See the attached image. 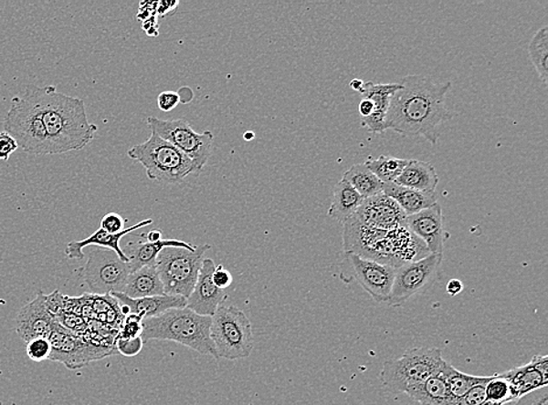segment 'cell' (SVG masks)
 Wrapping results in <instances>:
<instances>
[{"instance_id":"1","label":"cell","mask_w":548,"mask_h":405,"mask_svg":"<svg viewBox=\"0 0 548 405\" xmlns=\"http://www.w3.org/2000/svg\"><path fill=\"white\" fill-rule=\"evenodd\" d=\"M400 90L392 95L385 130H393L404 137H424L437 145L443 123L453 119L448 110L446 98L450 82L437 83L421 75L403 78Z\"/></svg>"},{"instance_id":"2","label":"cell","mask_w":548,"mask_h":405,"mask_svg":"<svg viewBox=\"0 0 548 405\" xmlns=\"http://www.w3.org/2000/svg\"><path fill=\"white\" fill-rule=\"evenodd\" d=\"M43 112L49 154L79 151L94 140L98 125L88 119L85 102L58 93L56 86H32Z\"/></svg>"},{"instance_id":"3","label":"cell","mask_w":548,"mask_h":405,"mask_svg":"<svg viewBox=\"0 0 548 405\" xmlns=\"http://www.w3.org/2000/svg\"><path fill=\"white\" fill-rule=\"evenodd\" d=\"M344 250L368 260L391 265L393 268L428 256L426 244L406 225L395 231L368 228L351 217L344 223Z\"/></svg>"},{"instance_id":"4","label":"cell","mask_w":548,"mask_h":405,"mask_svg":"<svg viewBox=\"0 0 548 405\" xmlns=\"http://www.w3.org/2000/svg\"><path fill=\"white\" fill-rule=\"evenodd\" d=\"M211 317L200 316L190 308H171L153 318L143 320L141 339L174 341L203 355L219 358L209 334Z\"/></svg>"},{"instance_id":"5","label":"cell","mask_w":548,"mask_h":405,"mask_svg":"<svg viewBox=\"0 0 548 405\" xmlns=\"http://www.w3.org/2000/svg\"><path fill=\"white\" fill-rule=\"evenodd\" d=\"M445 362L440 348L408 349L400 358L384 363L380 381L393 394L408 395L433 375L440 373Z\"/></svg>"},{"instance_id":"6","label":"cell","mask_w":548,"mask_h":405,"mask_svg":"<svg viewBox=\"0 0 548 405\" xmlns=\"http://www.w3.org/2000/svg\"><path fill=\"white\" fill-rule=\"evenodd\" d=\"M128 156L144 167L150 181L159 183H181L195 174L194 161L153 132L144 143L132 146Z\"/></svg>"},{"instance_id":"7","label":"cell","mask_w":548,"mask_h":405,"mask_svg":"<svg viewBox=\"0 0 548 405\" xmlns=\"http://www.w3.org/2000/svg\"><path fill=\"white\" fill-rule=\"evenodd\" d=\"M4 131L14 137L25 152L37 156L49 154L43 112L32 86L11 99L10 110L4 119Z\"/></svg>"},{"instance_id":"8","label":"cell","mask_w":548,"mask_h":405,"mask_svg":"<svg viewBox=\"0 0 548 405\" xmlns=\"http://www.w3.org/2000/svg\"><path fill=\"white\" fill-rule=\"evenodd\" d=\"M211 318L209 334L219 358L236 361L248 358L252 354L254 349L252 323L240 308L221 305Z\"/></svg>"},{"instance_id":"9","label":"cell","mask_w":548,"mask_h":405,"mask_svg":"<svg viewBox=\"0 0 548 405\" xmlns=\"http://www.w3.org/2000/svg\"><path fill=\"white\" fill-rule=\"evenodd\" d=\"M209 244L195 245L194 252L184 248H165L159 253L156 268L165 295L190 297L198 281L205 254Z\"/></svg>"},{"instance_id":"10","label":"cell","mask_w":548,"mask_h":405,"mask_svg":"<svg viewBox=\"0 0 548 405\" xmlns=\"http://www.w3.org/2000/svg\"><path fill=\"white\" fill-rule=\"evenodd\" d=\"M146 124L152 132L181 150L194 161L195 174L202 172L212 153L215 136L211 131L196 132L186 119L164 120L150 116Z\"/></svg>"},{"instance_id":"11","label":"cell","mask_w":548,"mask_h":405,"mask_svg":"<svg viewBox=\"0 0 548 405\" xmlns=\"http://www.w3.org/2000/svg\"><path fill=\"white\" fill-rule=\"evenodd\" d=\"M132 274L129 263H125L117 254L106 248L96 246L91 250L85 268L83 279L94 295L107 296L123 294L125 283Z\"/></svg>"},{"instance_id":"12","label":"cell","mask_w":548,"mask_h":405,"mask_svg":"<svg viewBox=\"0 0 548 405\" xmlns=\"http://www.w3.org/2000/svg\"><path fill=\"white\" fill-rule=\"evenodd\" d=\"M442 261V254H430L421 260L395 268V282H393L388 305L392 307L401 306L413 296L432 286L440 274Z\"/></svg>"},{"instance_id":"13","label":"cell","mask_w":548,"mask_h":405,"mask_svg":"<svg viewBox=\"0 0 548 405\" xmlns=\"http://www.w3.org/2000/svg\"><path fill=\"white\" fill-rule=\"evenodd\" d=\"M47 339L52 346V353L48 360L64 363L67 369L72 370L82 369L90 361L100 360L111 353L102 346L88 344L58 321H54Z\"/></svg>"},{"instance_id":"14","label":"cell","mask_w":548,"mask_h":405,"mask_svg":"<svg viewBox=\"0 0 548 405\" xmlns=\"http://www.w3.org/2000/svg\"><path fill=\"white\" fill-rule=\"evenodd\" d=\"M353 274L363 289L378 303H387L391 297L395 268L375 261L345 253Z\"/></svg>"},{"instance_id":"15","label":"cell","mask_w":548,"mask_h":405,"mask_svg":"<svg viewBox=\"0 0 548 405\" xmlns=\"http://www.w3.org/2000/svg\"><path fill=\"white\" fill-rule=\"evenodd\" d=\"M406 216L395 200L379 193L364 199L362 206L353 217L368 228L388 232L405 225Z\"/></svg>"},{"instance_id":"16","label":"cell","mask_w":548,"mask_h":405,"mask_svg":"<svg viewBox=\"0 0 548 405\" xmlns=\"http://www.w3.org/2000/svg\"><path fill=\"white\" fill-rule=\"evenodd\" d=\"M216 266L212 258H204L198 281H196L190 297L187 298L186 307L200 316H215L217 307L224 305L225 300L228 297L224 290L217 289L213 283L212 275Z\"/></svg>"},{"instance_id":"17","label":"cell","mask_w":548,"mask_h":405,"mask_svg":"<svg viewBox=\"0 0 548 405\" xmlns=\"http://www.w3.org/2000/svg\"><path fill=\"white\" fill-rule=\"evenodd\" d=\"M405 225L427 246L429 254H442L445 244L443 213L440 203H434L416 214L406 216Z\"/></svg>"},{"instance_id":"18","label":"cell","mask_w":548,"mask_h":405,"mask_svg":"<svg viewBox=\"0 0 548 405\" xmlns=\"http://www.w3.org/2000/svg\"><path fill=\"white\" fill-rule=\"evenodd\" d=\"M54 317L46 304V295L39 291L36 299L25 305L16 317V331L25 342L37 338H48L54 325Z\"/></svg>"},{"instance_id":"19","label":"cell","mask_w":548,"mask_h":405,"mask_svg":"<svg viewBox=\"0 0 548 405\" xmlns=\"http://www.w3.org/2000/svg\"><path fill=\"white\" fill-rule=\"evenodd\" d=\"M511 386L514 398L541 389L548 384L547 355H535L532 361L500 374Z\"/></svg>"},{"instance_id":"20","label":"cell","mask_w":548,"mask_h":405,"mask_svg":"<svg viewBox=\"0 0 548 405\" xmlns=\"http://www.w3.org/2000/svg\"><path fill=\"white\" fill-rule=\"evenodd\" d=\"M153 223V219H146L132 225V227L124 229L123 232L119 234H109L100 228L85 240L69 242L66 246L67 257L70 258V260H83V257H85L83 249L87 248V246L94 245L99 246V248L112 250V252L117 254V256H119L121 260L129 263L127 254L123 253L122 246L120 245L121 240H122L124 236L131 235L133 232L138 231V229L148 227V225Z\"/></svg>"},{"instance_id":"21","label":"cell","mask_w":548,"mask_h":405,"mask_svg":"<svg viewBox=\"0 0 548 405\" xmlns=\"http://www.w3.org/2000/svg\"><path fill=\"white\" fill-rule=\"evenodd\" d=\"M138 240H129L125 242L122 248L123 253L129 258V266L132 273L143 266L156 265L159 253L165 248H184L194 252L195 245L187 244V242L179 240H164L150 244L145 240L144 234L136 235Z\"/></svg>"},{"instance_id":"22","label":"cell","mask_w":548,"mask_h":405,"mask_svg":"<svg viewBox=\"0 0 548 405\" xmlns=\"http://www.w3.org/2000/svg\"><path fill=\"white\" fill-rule=\"evenodd\" d=\"M403 86L400 83H374L365 82L362 93L364 99H370L374 104V111L367 119H362V127L368 132L380 135L385 131V120H386L388 107L392 95L400 90Z\"/></svg>"},{"instance_id":"23","label":"cell","mask_w":548,"mask_h":405,"mask_svg":"<svg viewBox=\"0 0 548 405\" xmlns=\"http://www.w3.org/2000/svg\"><path fill=\"white\" fill-rule=\"evenodd\" d=\"M111 296L128 306L131 315L140 316L143 319L153 318V317L161 316L163 313L171 310V308H183L186 307L187 305V299L182 297V296L162 295L140 299L129 298L124 294H112Z\"/></svg>"},{"instance_id":"24","label":"cell","mask_w":548,"mask_h":405,"mask_svg":"<svg viewBox=\"0 0 548 405\" xmlns=\"http://www.w3.org/2000/svg\"><path fill=\"white\" fill-rule=\"evenodd\" d=\"M383 193L395 200L407 216L416 214L437 202V192L411 190L396 185L395 182L384 183Z\"/></svg>"},{"instance_id":"25","label":"cell","mask_w":548,"mask_h":405,"mask_svg":"<svg viewBox=\"0 0 548 405\" xmlns=\"http://www.w3.org/2000/svg\"><path fill=\"white\" fill-rule=\"evenodd\" d=\"M123 294L132 299L165 295L156 265L143 266L129 275Z\"/></svg>"},{"instance_id":"26","label":"cell","mask_w":548,"mask_h":405,"mask_svg":"<svg viewBox=\"0 0 548 405\" xmlns=\"http://www.w3.org/2000/svg\"><path fill=\"white\" fill-rule=\"evenodd\" d=\"M396 185L420 192H435L438 175L430 162L409 160L395 182Z\"/></svg>"},{"instance_id":"27","label":"cell","mask_w":548,"mask_h":405,"mask_svg":"<svg viewBox=\"0 0 548 405\" xmlns=\"http://www.w3.org/2000/svg\"><path fill=\"white\" fill-rule=\"evenodd\" d=\"M364 198L349 182L342 179L334 186L332 206L329 208V215L338 223L344 224L350 220L362 206Z\"/></svg>"},{"instance_id":"28","label":"cell","mask_w":548,"mask_h":405,"mask_svg":"<svg viewBox=\"0 0 548 405\" xmlns=\"http://www.w3.org/2000/svg\"><path fill=\"white\" fill-rule=\"evenodd\" d=\"M408 396L417 400L420 405H458V400L450 395L449 388L441 371L409 392Z\"/></svg>"},{"instance_id":"29","label":"cell","mask_w":548,"mask_h":405,"mask_svg":"<svg viewBox=\"0 0 548 405\" xmlns=\"http://www.w3.org/2000/svg\"><path fill=\"white\" fill-rule=\"evenodd\" d=\"M342 179L349 182L364 199L383 193L384 182H380L365 164L351 166L342 175Z\"/></svg>"},{"instance_id":"30","label":"cell","mask_w":548,"mask_h":405,"mask_svg":"<svg viewBox=\"0 0 548 405\" xmlns=\"http://www.w3.org/2000/svg\"><path fill=\"white\" fill-rule=\"evenodd\" d=\"M441 374L447 381L450 395L456 400H461L476 384L488 382L491 379V377H475V375L462 373L448 361L443 365Z\"/></svg>"},{"instance_id":"31","label":"cell","mask_w":548,"mask_h":405,"mask_svg":"<svg viewBox=\"0 0 548 405\" xmlns=\"http://www.w3.org/2000/svg\"><path fill=\"white\" fill-rule=\"evenodd\" d=\"M409 160H399V158L380 156L378 158H367L364 162L368 170L384 183L395 182Z\"/></svg>"},{"instance_id":"32","label":"cell","mask_w":548,"mask_h":405,"mask_svg":"<svg viewBox=\"0 0 548 405\" xmlns=\"http://www.w3.org/2000/svg\"><path fill=\"white\" fill-rule=\"evenodd\" d=\"M529 56L538 77L543 81V85L547 86L548 70V27L543 26L532 37L529 44Z\"/></svg>"},{"instance_id":"33","label":"cell","mask_w":548,"mask_h":405,"mask_svg":"<svg viewBox=\"0 0 548 405\" xmlns=\"http://www.w3.org/2000/svg\"><path fill=\"white\" fill-rule=\"evenodd\" d=\"M485 399L489 405H505L516 400L511 386L500 374L492 375L490 381L485 384Z\"/></svg>"},{"instance_id":"34","label":"cell","mask_w":548,"mask_h":405,"mask_svg":"<svg viewBox=\"0 0 548 405\" xmlns=\"http://www.w3.org/2000/svg\"><path fill=\"white\" fill-rule=\"evenodd\" d=\"M27 357L35 362H43L48 360L52 353L51 342L47 338H37L26 342Z\"/></svg>"},{"instance_id":"35","label":"cell","mask_w":548,"mask_h":405,"mask_svg":"<svg viewBox=\"0 0 548 405\" xmlns=\"http://www.w3.org/2000/svg\"><path fill=\"white\" fill-rule=\"evenodd\" d=\"M143 318L136 315L125 317L124 323L119 334L121 339H135L143 332Z\"/></svg>"},{"instance_id":"36","label":"cell","mask_w":548,"mask_h":405,"mask_svg":"<svg viewBox=\"0 0 548 405\" xmlns=\"http://www.w3.org/2000/svg\"><path fill=\"white\" fill-rule=\"evenodd\" d=\"M488 382L476 384L475 387H472L461 400H458V405H489L487 399H485V384Z\"/></svg>"},{"instance_id":"37","label":"cell","mask_w":548,"mask_h":405,"mask_svg":"<svg viewBox=\"0 0 548 405\" xmlns=\"http://www.w3.org/2000/svg\"><path fill=\"white\" fill-rule=\"evenodd\" d=\"M143 345L141 337L135 338V339H121V338H117L116 340V348L124 357H136L143 349Z\"/></svg>"},{"instance_id":"38","label":"cell","mask_w":548,"mask_h":405,"mask_svg":"<svg viewBox=\"0 0 548 405\" xmlns=\"http://www.w3.org/2000/svg\"><path fill=\"white\" fill-rule=\"evenodd\" d=\"M512 405H548V388L529 392L522 398L514 400Z\"/></svg>"},{"instance_id":"39","label":"cell","mask_w":548,"mask_h":405,"mask_svg":"<svg viewBox=\"0 0 548 405\" xmlns=\"http://www.w3.org/2000/svg\"><path fill=\"white\" fill-rule=\"evenodd\" d=\"M18 149V143L14 137L5 131L0 132V161H7Z\"/></svg>"},{"instance_id":"40","label":"cell","mask_w":548,"mask_h":405,"mask_svg":"<svg viewBox=\"0 0 548 405\" xmlns=\"http://www.w3.org/2000/svg\"><path fill=\"white\" fill-rule=\"evenodd\" d=\"M101 229L109 234H119L124 231V220L116 213H109L101 220Z\"/></svg>"},{"instance_id":"41","label":"cell","mask_w":548,"mask_h":405,"mask_svg":"<svg viewBox=\"0 0 548 405\" xmlns=\"http://www.w3.org/2000/svg\"><path fill=\"white\" fill-rule=\"evenodd\" d=\"M181 103V96L175 91H163L158 95L157 104L159 110L164 112L173 111Z\"/></svg>"},{"instance_id":"42","label":"cell","mask_w":548,"mask_h":405,"mask_svg":"<svg viewBox=\"0 0 548 405\" xmlns=\"http://www.w3.org/2000/svg\"><path fill=\"white\" fill-rule=\"evenodd\" d=\"M213 283L220 290L228 289L232 286L233 277L228 270H226L223 265L216 266L215 273L212 275Z\"/></svg>"},{"instance_id":"43","label":"cell","mask_w":548,"mask_h":405,"mask_svg":"<svg viewBox=\"0 0 548 405\" xmlns=\"http://www.w3.org/2000/svg\"><path fill=\"white\" fill-rule=\"evenodd\" d=\"M157 4L158 2H142L140 4V11H138L137 19L140 20V22L144 23L145 20L153 18V16H156L157 18Z\"/></svg>"},{"instance_id":"44","label":"cell","mask_w":548,"mask_h":405,"mask_svg":"<svg viewBox=\"0 0 548 405\" xmlns=\"http://www.w3.org/2000/svg\"><path fill=\"white\" fill-rule=\"evenodd\" d=\"M179 5H181L179 2H165V0L158 2L156 16L165 18V16L174 14Z\"/></svg>"},{"instance_id":"45","label":"cell","mask_w":548,"mask_h":405,"mask_svg":"<svg viewBox=\"0 0 548 405\" xmlns=\"http://www.w3.org/2000/svg\"><path fill=\"white\" fill-rule=\"evenodd\" d=\"M359 114H361L362 119H367L374 111V104L370 101V99H363L361 103H359Z\"/></svg>"},{"instance_id":"46","label":"cell","mask_w":548,"mask_h":405,"mask_svg":"<svg viewBox=\"0 0 548 405\" xmlns=\"http://www.w3.org/2000/svg\"><path fill=\"white\" fill-rule=\"evenodd\" d=\"M142 28L144 29L146 35L150 36H157L159 35L158 31V23L156 20V16L153 18H150L145 20L143 24H142Z\"/></svg>"},{"instance_id":"47","label":"cell","mask_w":548,"mask_h":405,"mask_svg":"<svg viewBox=\"0 0 548 405\" xmlns=\"http://www.w3.org/2000/svg\"><path fill=\"white\" fill-rule=\"evenodd\" d=\"M463 291V284L459 279H450L447 284V292L450 296H458Z\"/></svg>"},{"instance_id":"48","label":"cell","mask_w":548,"mask_h":405,"mask_svg":"<svg viewBox=\"0 0 548 405\" xmlns=\"http://www.w3.org/2000/svg\"><path fill=\"white\" fill-rule=\"evenodd\" d=\"M145 240L150 244H156V242L163 240V232L161 229H153L149 233L144 234Z\"/></svg>"},{"instance_id":"49","label":"cell","mask_w":548,"mask_h":405,"mask_svg":"<svg viewBox=\"0 0 548 405\" xmlns=\"http://www.w3.org/2000/svg\"><path fill=\"white\" fill-rule=\"evenodd\" d=\"M364 86H365V82L359 80V78H354V80L350 82V87L353 88L354 91H357V93H363Z\"/></svg>"},{"instance_id":"50","label":"cell","mask_w":548,"mask_h":405,"mask_svg":"<svg viewBox=\"0 0 548 405\" xmlns=\"http://www.w3.org/2000/svg\"><path fill=\"white\" fill-rule=\"evenodd\" d=\"M254 137V133L249 132V133H246L245 138L247 140H250V138Z\"/></svg>"},{"instance_id":"51","label":"cell","mask_w":548,"mask_h":405,"mask_svg":"<svg viewBox=\"0 0 548 405\" xmlns=\"http://www.w3.org/2000/svg\"><path fill=\"white\" fill-rule=\"evenodd\" d=\"M513 403V402H512ZM512 403L505 404V405H512Z\"/></svg>"}]
</instances>
